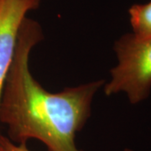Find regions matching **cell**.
Masks as SVG:
<instances>
[{
	"mask_svg": "<svg viewBox=\"0 0 151 151\" xmlns=\"http://www.w3.org/2000/svg\"><path fill=\"white\" fill-rule=\"evenodd\" d=\"M41 0H0V98L16 49L22 23ZM1 136V134H0Z\"/></svg>",
	"mask_w": 151,
	"mask_h": 151,
	"instance_id": "3957f363",
	"label": "cell"
},
{
	"mask_svg": "<svg viewBox=\"0 0 151 151\" xmlns=\"http://www.w3.org/2000/svg\"><path fill=\"white\" fill-rule=\"evenodd\" d=\"M42 39L40 25L25 18L2 91L0 123L7 125L9 139L18 145L35 139L49 151H81L75 136L90 117L93 97L105 81L67 87L58 93L45 91L29 66L30 52Z\"/></svg>",
	"mask_w": 151,
	"mask_h": 151,
	"instance_id": "6da1fadb",
	"label": "cell"
},
{
	"mask_svg": "<svg viewBox=\"0 0 151 151\" xmlns=\"http://www.w3.org/2000/svg\"><path fill=\"white\" fill-rule=\"evenodd\" d=\"M0 149L2 151H30L26 146V144L15 145L9 139L0 136Z\"/></svg>",
	"mask_w": 151,
	"mask_h": 151,
	"instance_id": "5b68a950",
	"label": "cell"
},
{
	"mask_svg": "<svg viewBox=\"0 0 151 151\" xmlns=\"http://www.w3.org/2000/svg\"><path fill=\"white\" fill-rule=\"evenodd\" d=\"M113 49L118 63L111 70L105 94L124 92L132 104L145 101L151 92V38L140 39L128 33L115 41Z\"/></svg>",
	"mask_w": 151,
	"mask_h": 151,
	"instance_id": "7a4b0ae2",
	"label": "cell"
},
{
	"mask_svg": "<svg viewBox=\"0 0 151 151\" xmlns=\"http://www.w3.org/2000/svg\"><path fill=\"white\" fill-rule=\"evenodd\" d=\"M129 15L132 34L140 39L151 38V1L132 5Z\"/></svg>",
	"mask_w": 151,
	"mask_h": 151,
	"instance_id": "277c9868",
	"label": "cell"
},
{
	"mask_svg": "<svg viewBox=\"0 0 151 151\" xmlns=\"http://www.w3.org/2000/svg\"><path fill=\"white\" fill-rule=\"evenodd\" d=\"M0 151H2V150H1V149H0Z\"/></svg>",
	"mask_w": 151,
	"mask_h": 151,
	"instance_id": "8992f818",
	"label": "cell"
}]
</instances>
